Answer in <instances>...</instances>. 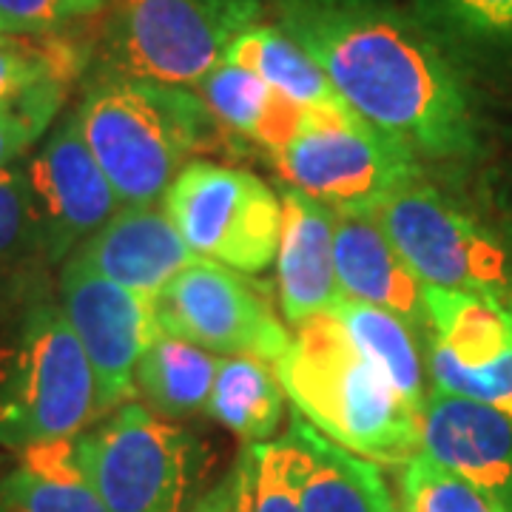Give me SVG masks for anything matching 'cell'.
Instances as JSON below:
<instances>
[{"label":"cell","mask_w":512,"mask_h":512,"mask_svg":"<svg viewBox=\"0 0 512 512\" xmlns=\"http://www.w3.org/2000/svg\"><path fill=\"white\" fill-rule=\"evenodd\" d=\"M276 26L350 109L416 154L447 160L476 148L464 83L421 20L382 0H276Z\"/></svg>","instance_id":"1"},{"label":"cell","mask_w":512,"mask_h":512,"mask_svg":"<svg viewBox=\"0 0 512 512\" xmlns=\"http://www.w3.org/2000/svg\"><path fill=\"white\" fill-rule=\"evenodd\" d=\"M274 373L296 413L339 447L396 467L421 456V413L393 390L330 313L296 328Z\"/></svg>","instance_id":"2"},{"label":"cell","mask_w":512,"mask_h":512,"mask_svg":"<svg viewBox=\"0 0 512 512\" xmlns=\"http://www.w3.org/2000/svg\"><path fill=\"white\" fill-rule=\"evenodd\" d=\"M74 114L123 205L163 202L188 157L217 131L200 94L114 72L94 83Z\"/></svg>","instance_id":"3"},{"label":"cell","mask_w":512,"mask_h":512,"mask_svg":"<svg viewBox=\"0 0 512 512\" xmlns=\"http://www.w3.org/2000/svg\"><path fill=\"white\" fill-rule=\"evenodd\" d=\"M97 413L89 356L55 302H35L0 348V447L26 453L77 439Z\"/></svg>","instance_id":"4"},{"label":"cell","mask_w":512,"mask_h":512,"mask_svg":"<svg viewBox=\"0 0 512 512\" xmlns=\"http://www.w3.org/2000/svg\"><path fill=\"white\" fill-rule=\"evenodd\" d=\"M259 18V0H114L111 72L177 89L200 86Z\"/></svg>","instance_id":"5"},{"label":"cell","mask_w":512,"mask_h":512,"mask_svg":"<svg viewBox=\"0 0 512 512\" xmlns=\"http://www.w3.org/2000/svg\"><path fill=\"white\" fill-rule=\"evenodd\" d=\"M291 188L336 214H367L404 180L421 174L419 154L356 111H305L288 146L274 157Z\"/></svg>","instance_id":"6"},{"label":"cell","mask_w":512,"mask_h":512,"mask_svg":"<svg viewBox=\"0 0 512 512\" xmlns=\"http://www.w3.org/2000/svg\"><path fill=\"white\" fill-rule=\"evenodd\" d=\"M163 208L202 259L245 276L276 265L282 200L251 171L194 160L165 191Z\"/></svg>","instance_id":"7"},{"label":"cell","mask_w":512,"mask_h":512,"mask_svg":"<svg viewBox=\"0 0 512 512\" xmlns=\"http://www.w3.org/2000/svg\"><path fill=\"white\" fill-rule=\"evenodd\" d=\"M74 453L106 512H183L194 444L143 402L123 404L80 433Z\"/></svg>","instance_id":"8"},{"label":"cell","mask_w":512,"mask_h":512,"mask_svg":"<svg viewBox=\"0 0 512 512\" xmlns=\"http://www.w3.org/2000/svg\"><path fill=\"white\" fill-rule=\"evenodd\" d=\"M373 217L421 285L504 302L510 296L507 254L487 231L416 174L396 185Z\"/></svg>","instance_id":"9"},{"label":"cell","mask_w":512,"mask_h":512,"mask_svg":"<svg viewBox=\"0 0 512 512\" xmlns=\"http://www.w3.org/2000/svg\"><path fill=\"white\" fill-rule=\"evenodd\" d=\"M160 333L191 342L214 356H251L279 362L293 336L268 296L211 259H197L154 299Z\"/></svg>","instance_id":"10"},{"label":"cell","mask_w":512,"mask_h":512,"mask_svg":"<svg viewBox=\"0 0 512 512\" xmlns=\"http://www.w3.org/2000/svg\"><path fill=\"white\" fill-rule=\"evenodd\" d=\"M60 308L89 356L97 382V413L134 402V370L160 336L154 299L114 285L69 256L60 274Z\"/></svg>","instance_id":"11"},{"label":"cell","mask_w":512,"mask_h":512,"mask_svg":"<svg viewBox=\"0 0 512 512\" xmlns=\"http://www.w3.org/2000/svg\"><path fill=\"white\" fill-rule=\"evenodd\" d=\"M37 251L49 262H63L123 208L109 177L94 160L77 114L60 120L43 148L23 163Z\"/></svg>","instance_id":"12"},{"label":"cell","mask_w":512,"mask_h":512,"mask_svg":"<svg viewBox=\"0 0 512 512\" xmlns=\"http://www.w3.org/2000/svg\"><path fill=\"white\" fill-rule=\"evenodd\" d=\"M421 456L512 512V419L490 404L433 390L421 413Z\"/></svg>","instance_id":"13"},{"label":"cell","mask_w":512,"mask_h":512,"mask_svg":"<svg viewBox=\"0 0 512 512\" xmlns=\"http://www.w3.org/2000/svg\"><path fill=\"white\" fill-rule=\"evenodd\" d=\"M72 256L94 274L148 299H157L174 276L202 259L180 237L163 205H123Z\"/></svg>","instance_id":"14"},{"label":"cell","mask_w":512,"mask_h":512,"mask_svg":"<svg viewBox=\"0 0 512 512\" xmlns=\"http://www.w3.org/2000/svg\"><path fill=\"white\" fill-rule=\"evenodd\" d=\"M282 237L276 254V288L285 322L299 328L319 313H330L345 296L336 279L333 234L336 211L311 200L308 194L285 188Z\"/></svg>","instance_id":"15"},{"label":"cell","mask_w":512,"mask_h":512,"mask_svg":"<svg viewBox=\"0 0 512 512\" xmlns=\"http://www.w3.org/2000/svg\"><path fill=\"white\" fill-rule=\"evenodd\" d=\"M282 439L302 512H396L399 504L376 461L339 447L299 413Z\"/></svg>","instance_id":"16"},{"label":"cell","mask_w":512,"mask_h":512,"mask_svg":"<svg viewBox=\"0 0 512 512\" xmlns=\"http://www.w3.org/2000/svg\"><path fill=\"white\" fill-rule=\"evenodd\" d=\"M336 279L348 299L390 311L407 325L430 328L424 285L382 231L373 211L336 214Z\"/></svg>","instance_id":"17"},{"label":"cell","mask_w":512,"mask_h":512,"mask_svg":"<svg viewBox=\"0 0 512 512\" xmlns=\"http://www.w3.org/2000/svg\"><path fill=\"white\" fill-rule=\"evenodd\" d=\"M197 94L220 126L271 151V157L291 143L305 120V109L231 60H222L197 86Z\"/></svg>","instance_id":"18"},{"label":"cell","mask_w":512,"mask_h":512,"mask_svg":"<svg viewBox=\"0 0 512 512\" xmlns=\"http://www.w3.org/2000/svg\"><path fill=\"white\" fill-rule=\"evenodd\" d=\"M0 512H106L74 453V439L40 444L0 478Z\"/></svg>","instance_id":"19"},{"label":"cell","mask_w":512,"mask_h":512,"mask_svg":"<svg viewBox=\"0 0 512 512\" xmlns=\"http://www.w3.org/2000/svg\"><path fill=\"white\" fill-rule=\"evenodd\" d=\"M225 60L259 74L271 89L288 97L299 109L322 111L348 106L333 89L322 66L276 23L248 26L231 43Z\"/></svg>","instance_id":"20"},{"label":"cell","mask_w":512,"mask_h":512,"mask_svg":"<svg viewBox=\"0 0 512 512\" xmlns=\"http://www.w3.org/2000/svg\"><path fill=\"white\" fill-rule=\"evenodd\" d=\"M220 356L160 333L134 370V390L160 419H188L208 410Z\"/></svg>","instance_id":"21"},{"label":"cell","mask_w":512,"mask_h":512,"mask_svg":"<svg viewBox=\"0 0 512 512\" xmlns=\"http://www.w3.org/2000/svg\"><path fill=\"white\" fill-rule=\"evenodd\" d=\"M424 305L439 342L464 367H484L512 353V313L504 302L424 285Z\"/></svg>","instance_id":"22"},{"label":"cell","mask_w":512,"mask_h":512,"mask_svg":"<svg viewBox=\"0 0 512 512\" xmlns=\"http://www.w3.org/2000/svg\"><path fill=\"white\" fill-rule=\"evenodd\" d=\"M285 399L288 396L268 362L251 356H220L205 413L239 439L259 444L279 430Z\"/></svg>","instance_id":"23"},{"label":"cell","mask_w":512,"mask_h":512,"mask_svg":"<svg viewBox=\"0 0 512 512\" xmlns=\"http://www.w3.org/2000/svg\"><path fill=\"white\" fill-rule=\"evenodd\" d=\"M330 316L348 330L353 345L365 353L373 365L384 373V379L393 384V390L402 396L413 410L424 413V370L416 339L407 328V322L390 311L373 308L365 302H356L342 296Z\"/></svg>","instance_id":"24"},{"label":"cell","mask_w":512,"mask_h":512,"mask_svg":"<svg viewBox=\"0 0 512 512\" xmlns=\"http://www.w3.org/2000/svg\"><path fill=\"white\" fill-rule=\"evenodd\" d=\"M80 55L60 40L3 37L0 40V106L18 103L43 86H69L80 72Z\"/></svg>","instance_id":"25"},{"label":"cell","mask_w":512,"mask_h":512,"mask_svg":"<svg viewBox=\"0 0 512 512\" xmlns=\"http://www.w3.org/2000/svg\"><path fill=\"white\" fill-rule=\"evenodd\" d=\"M421 23L470 49H512V0H424Z\"/></svg>","instance_id":"26"},{"label":"cell","mask_w":512,"mask_h":512,"mask_svg":"<svg viewBox=\"0 0 512 512\" xmlns=\"http://www.w3.org/2000/svg\"><path fill=\"white\" fill-rule=\"evenodd\" d=\"M396 512H498L467 481L447 473L427 456H416L399 481Z\"/></svg>","instance_id":"27"},{"label":"cell","mask_w":512,"mask_h":512,"mask_svg":"<svg viewBox=\"0 0 512 512\" xmlns=\"http://www.w3.org/2000/svg\"><path fill=\"white\" fill-rule=\"evenodd\" d=\"M430 376L433 390L490 404L512 419V353L484 367H464L439 342L430 348Z\"/></svg>","instance_id":"28"},{"label":"cell","mask_w":512,"mask_h":512,"mask_svg":"<svg viewBox=\"0 0 512 512\" xmlns=\"http://www.w3.org/2000/svg\"><path fill=\"white\" fill-rule=\"evenodd\" d=\"M66 86H43L18 103L0 106V174L20 163V157L43 137L63 106Z\"/></svg>","instance_id":"29"},{"label":"cell","mask_w":512,"mask_h":512,"mask_svg":"<svg viewBox=\"0 0 512 512\" xmlns=\"http://www.w3.org/2000/svg\"><path fill=\"white\" fill-rule=\"evenodd\" d=\"M29 251H37V231L26 171L18 163L0 174V276L20 265Z\"/></svg>","instance_id":"30"},{"label":"cell","mask_w":512,"mask_h":512,"mask_svg":"<svg viewBox=\"0 0 512 512\" xmlns=\"http://www.w3.org/2000/svg\"><path fill=\"white\" fill-rule=\"evenodd\" d=\"M254 481V512H302L299 493L291 478L288 444L285 439L259 441Z\"/></svg>","instance_id":"31"},{"label":"cell","mask_w":512,"mask_h":512,"mask_svg":"<svg viewBox=\"0 0 512 512\" xmlns=\"http://www.w3.org/2000/svg\"><path fill=\"white\" fill-rule=\"evenodd\" d=\"M72 18L69 0H0V32L9 37H46Z\"/></svg>","instance_id":"32"},{"label":"cell","mask_w":512,"mask_h":512,"mask_svg":"<svg viewBox=\"0 0 512 512\" xmlns=\"http://www.w3.org/2000/svg\"><path fill=\"white\" fill-rule=\"evenodd\" d=\"M254 481H256V453L254 444H245L239 450L237 461L231 473L225 478L228 484V498H225V512H254Z\"/></svg>","instance_id":"33"},{"label":"cell","mask_w":512,"mask_h":512,"mask_svg":"<svg viewBox=\"0 0 512 512\" xmlns=\"http://www.w3.org/2000/svg\"><path fill=\"white\" fill-rule=\"evenodd\" d=\"M225 498H228V484L225 481H220L211 493H205L191 507V512H225Z\"/></svg>","instance_id":"34"},{"label":"cell","mask_w":512,"mask_h":512,"mask_svg":"<svg viewBox=\"0 0 512 512\" xmlns=\"http://www.w3.org/2000/svg\"><path fill=\"white\" fill-rule=\"evenodd\" d=\"M106 3H109V0H69L74 18H83V15H94V12H100V9H103Z\"/></svg>","instance_id":"35"},{"label":"cell","mask_w":512,"mask_h":512,"mask_svg":"<svg viewBox=\"0 0 512 512\" xmlns=\"http://www.w3.org/2000/svg\"><path fill=\"white\" fill-rule=\"evenodd\" d=\"M3 37H9V35H3V32H0V40H3Z\"/></svg>","instance_id":"36"},{"label":"cell","mask_w":512,"mask_h":512,"mask_svg":"<svg viewBox=\"0 0 512 512\" xmlns=\"http://www.w3.org/2000/svg\"><path fill=\"white\" fill-rule=\"evenodd\" d=\"M507 308H510V313H512V302H510V305H507Z\"/></svg>","instance_id":"37"}]
</instances>
